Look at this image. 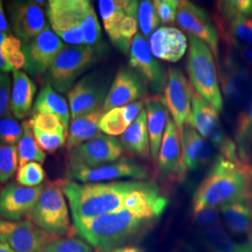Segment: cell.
Masks as SVG:
<instances>
[{
	"instance_id": "obj_14",
	"label": "cell",
	"mask_w": 252,
	"mask_h": 252,
	"mask_svg": "<svg viewBox=\"0 0 252 252\" xmlns=\"http://www.w3.org/2000/svg\"><path fill=\"white\" fill-rule=\"evenodd\" d=\"M55 239L31 220L9 221L0 220V242L15 252H39Z\"/></svg>"
},
{
	"instance_id": "obj_37",
	"label": "cell",
	"mask_w": 252,
	"mask_h": 252,
	"mask_svg": "<svg viewBox=\"0 0 252 252\" xmlns=\"http://www.w3.org/2000/svg\"><path fill=\"white\" fill-rule=\"evenodd\" d=\"M94 248L84 239L75 236L55 238L39 252H93Z\"/></svg>"
},
{
	"instance_id": "obj_27",
	"label": "cell",
	"mask_w": 252,
	"mask_h": 252,
	"mask_svg": "<svg viewBox=\"0 0 252 252\" xmlns=\"http://www.w3.org/2000/svg\"><path fill=\"white\" fill-rule=\"evenodd\" d=\"M120 142L124 150L140 158L151 157V143L148 132L147 112L143 109L135 122L121 135Z\"/></svg>"
},
{
	"instance_id": "obj_11",
	"label": "cell",
	"mask_w": 252,
	"mask_h": 252,
	"mask_svg": "<svg viewBox=\"0 0 252 252\" xmlns=\"http://www.w3.org/2000/svg\"><path fill=\"white\" fill-rule=\"evenodd\" d=\"M162 99L173 121L182 134L189 123L194 93L190 81L179 68H169L165 75Z\"/></svg>"
},
{
	"instance_id": "obj_30",
	"label": "cell",
	"mask_w": 252,
	"mask_h": 252,
	"mask_svg": "<svg viewBox=\"0 0 252 252\" xmlns=\"http://www.w3.org/2000/svg\"><path fill=\"white\" fill-rule=\"evenodd\" d=\"M220 216L231 233L247 234L252 225V208L249 201H236L220 207Z\"/></svg>"
},
{
	"instance_id": "obj_46",
	"label": "cell",
	"mask_w": 252,
	"mask_h": 252,
	"mask_svg": "<svg viewBox=\"0 0 252 252\" xmlns=\"http://www.w3.org/2000/svg\"><path fill=\"white\" fill-rule=\"evenodd\" d=\"M11 79L8 73L0 72V119L9 110L11 96Z\"/></svg>"
},
{
	"instance_id": "obj_6",
	"label": "cell",
	"mask_w": 252,
	"mask_h": 252,
	"mask_svg": "<svg viewBox=\"0 0 252 252\" xmlns=\"http://www.w3.org/2000/svg\"><path fill=\"white\" fill-rule=\"evenodd\" d=\"M101 47L65 46L48 71V82L58 93H68L77 79L102 56Z\"/></svg>"
},
{
	"instance_id": "obj_12",
	"label": "cell",
	"mask_w": 252,
	"mask_h": 252,
	"mask_svg": "<svg viewBox=\"0 0 252 252\" xmlns=\"http://www.w3.org/2000/svg\"><path fill=\"white\" fill-rule=\"evenodd\" d=\"M124 151L118 138L100 134L69 152L70 169L94 168L115 162L122 158Z\"/></svg>"
},
{
	"instance_id": "obj_10",
	"label": "cell",
	"mask_w": 252,
	"mask_h": 252,
	"mask_svg": "<svg viewBox=\"0 0 252 252\" xmlns=\"http://www.w3.org/2000/svg\"><path fill=\"white\" fill-rule=\"evenodd\" d=\"M109 87V78L104 73L92 72L77 81L67 93L71 119L101 109Z\"/></svg>"
},
{
	"instance_id": "obj_34",
	"label": "cell",
	"mask_w": 252,
	"mask_h": 252,
	"mask_svg": "<svg viewBox=\"0 0 252 252\" xmlns=\"http://www.w3.org/2000/svg\"><path fill=\"white\" fill-rule=\"evenodd\" d=\"M203 241L209 252H241L243 249V244L236 243L220 224L205 230Z\"/></svg>"
},
{
	"instance_id": "obj_5",
	"label": "cell",
	"mask_w": 252,
	"mask_h": 252,
	"mask_svg": "<svg viewBox=\"0 0 252 252\" xmlns=\"http://www.w3.org/2000/svg\"><path fill=\"white\" fill-rule=\"evenodd\" d=\"M28 217L35 225L54 238L72 236L77 232L70 223L60 180L45 185Z\"/></svg>"
},
{
	"instance_id": "obj_55",
	"label": "cell",
	"mask_w": 252,
	"mask_h": 252,
	"mask_svg": "<svg viewBox=\"0 0 252 252\" xmlns=\"http://www.w3.org/2000/svg\"></svg>"
},
{
	"instance_id": "obj_42",
	"label": "cell",
	"mask_w": 252,
	"mask_h": 252,
	"mask_svg": "<svg viewBox=\"0 0 252 252\" xmlns=\"http://www.w3.org/2000/svg\"><path fill=\"white\" fill-rule=\"evenodd\" d=\"M16 178L20 185L36 187L41 185L45 179V171L39 162H28L19 168Z\"/></svg>"
},
{
	"instance_id": "obj_41",
	"label": "cell",
	"mask_w": 252,
	"mask_h": 252,
	"mask_svg": "<svg viewBox=\"0 0 252 252\" xmlns=\"http://www.w3.org/2000/svg\"><path fill=\"white\" fill-rule=\"evenodd\" d=\"M29 121L34 129L43 132L57 133L67 137L68 130L63 125V122L54 115L41 112H32V117Z\"/></svg>"
},
{
	"instance_id": "obj_24",
	"label": "cell",
	"mask_w": 252,
	"mask_h": 252,
	"mask_svg": "<svg viewBox=\"0 0 252 252\" xmlns=\"http://www.w3.org/2000/svg\"><path fill=\"white\" fill-rule=\"evenodd\" d=\"M148 40L155 58L172 63L180 60L188 48L187 37L176 27H159Z\"/></svg>"
},
{
	"instance_id": "obj_38",
	"label": "cell",
	"mask_w": 252,
	"mask_h": 252,
	"mask_svg": "<svg viewBox=\"0 0 252 252\" xmlns=\"http://www.w3.org/2000/svg\"><path fill=\"white\" fill-rule=\"evenodd\" d=\"M138 27L140 28L141 34L145 38L149 37L161 26L160 19L158 17L153 1H141L138 6Z\"/></svg>"
},
{
	"instance_id": "obj_17",
	"label": "cell",
	"mask_w": 252,
	"mask_h": 252,
	"mask_svg": "<svg viewBox=\"0 0 252 252\" xmlns=\"http://www.w3.org/2000/svg\"><path fill=\"white\" fill-rule=\"evenodd\" d=\"M219 70L220 88L226 99L232 103L245 102L252 92V74L250 69L239 63L232 52H228L219 64Z\"/></svg>"
},
{
	"instance_id": "obj_9",
	"label": "cell",
	"mask_w": 252,
	"mask_h": 252,
	"mask_svg": "<svg viewBox=\"0 0 252 252\" xmlns=\"http://www.w3.org/2000/svg\"><path fill=\"white\" fill-rule=\"evenodd\" d=\"M87 0H50L47 17L52 30L70 46L84 45L82 25Z\"/></svg>"
},
{
	"instance_id": "obj_44",
	"label": "cell",
	"mask_w": 252,
	"mask_h": 252,
	"mask_svg": "<svg viewBox=\"0 0 252 252\" xmlns=\"http://www.w3.org/2000/svg\"><path fill=\"white\" fill-rule=\"evenodd\" d=\"M33 131L37 144L43 152L49 153H54L58 149L62 148L65 144V138H67L65 135L57 133L43 132L34 128Z\"/></svg>"
},
{
	"instance_id": "obj_47",
	"label": "cell",
	"mask_w": 252,
	"mask_h": 252,
	"mask_svg": "<svg viewBox=\"0 0 252 252\" xmlns=\"http://www.w3.org/2000/svg\"><path fill=\"white\" fill-rule=\"evenodd\" d=\"M228 49L235 52L240 57L242 62L245 63V65L252 69V47L242 45V44H235L232 48H228Z\"/></svg>"
},
{
	"instance_id": "obj_3",
	"label": "cell",
	"mask_w": 252,
	"mask_h": 252,
	"mask_svg": "<svg viewBox=\"0 0 252 252\" xmlns=\"http://www.w3.org/2000/svg\"><path fill=\"white\" fill-rule=\"evenodd\" d=\"M72 213L73 220L90 219L124 208L126 196L142 180L79 183L60 180Z\"/></svg>"
},
{
	"instance_id": "obj_31",
	"label": "cell",
	"mask_w": 252,
	"mask_h": 252,
	"mask_svg": "<svg viewBox=\"0 0 252 252\" xmlns=\"http://www.w3.org/2000/svg\"><path fill=\"white\" fill-rule=\"evenodd\" d=\"M128 4L129 0H100L98 2L105 30L114 45L117 41L119 28L127 15Z\"/></svg>"
},
{
	"instance_id": "obj_26",
	"label": "cell",
	"mask_w": 252,
	"mask_h": 252,
	"mask_svg": "<svg viewBox=\"0 0 252 252\" xmlns=\"http://www.w3.org/2000/svg\"><path fill=\"white\" fill-rule=\"evenodd\" d=\"M12 88L9 109L17 120H22L29 114L36 95V86L26 72L12 71Z\"/></svg>"
},
{
	"instance_id": "obj_4",
	"label": "cell",
	"mask_w": 252,
	"mask_h": 252,
	"mask_svg": "<svg viewBox=\"0 0 252 252\" xmlns=\"http://www.w3.org/2000/svg\"><path fill=\"white\" fill-rule=\"evenodd\" d=\"M189 41L187 70L189 81L194 90L220 112L223 108V98L214 55L208 46L197 37L189 36Z\"/></svg>"
},
{
	"instance_id": "obj_23",
	"label": "cell",
	"mask_w": 252,
	"mask_h": 252,
	"mask_svg": "<svg viewBox=\"0 0 252 252\" xmlns=\"http://www.w3.org/2000/svg\"><path fill=\"white\" fill-rule=\"evenodd\" d=\"M182 157L181 133L171 117L162 136L157 160L158 173L163 180H177Z\"/></svg>"
},
{
	"instance_id": "obj_40",
	"label": "cell",
	"mask_w": 252,
	"mask_h": 252,
	"mask_svg": "<svg viewBox=\"0 0 252 252\" xmlns=\"http://www.w3.org/2000/svg\"><path fill=\"white\" fill-rule=\"evenodd\" d=\"M17 146L0 144V183H6L18 168Z\"/></svg>"
},
{
	"instance_id": "obj_19",
	"label": "cell",
	"mask_w": 252,
	"mask_h": 252,
	"mask_svg": "<svg viewBox=\"0 0 252 252\" xmlns=\"http://www.w3.org/2000/svg\"><path fill=\"white\" fill-rule=\"evenodd\" d=\"M129 66L142 78L146 85L155 94L162 92L165 72L162 64L151 53L147 39L140 34H136L132 40L129 52Z\"/></svg>"
},
{
	"instance_id": "obj_33",
	"label": "cell",
	"mask_w": 252,
	"mask_h": 252,
	"mask_svg": "<svg viewBox=\"0 0 252 252\" xmlns=\"http://www.w3.org/2000/svg\"><path fill=\"white\" fill-rule=\"evenodd\" d=\"M22 126L24 133L17 145L19 168L28 162H44L46 159L45 153L36 142L30 121H24Z\"/></svg>"
},
{
	"instance_id": "obj_43",
	"label": "cell",
	"mask_w": 252,
	"mask_h": 252,
	"mask_svg": "<svg viewBox=\"0 0 252 252\" xmlns=\"http://www.w3.org/2000/svg\"><path fill=\"white\" fill-rule=\"evenodd\" d=\"M192 220L196 225L207 230L219 225L220 220V208L192 206Z\"/></svg>"
},
{
	"instance_id": "obj_51",
	"label": "cell",
	"mask_w": 252,
	"mask_h": 252,
	"mask_svg": "<svg viewBox=\"0 0 252 252\" xmlns=\"http://www.w3.org/2000/svg\"><path fill=\"white\" fill-rule=\"evenodd\" d=\"M241 252H252V238L243 243V249Z\"/></svg>"
},
{
	"instance_id": "obj_20",
	"label": "cell",
	"mask_w": 252,
	"mask_h": 252,
	"mask_svg": "<svg viewBox=\"0 0 252 252\" xmlns=\"http://www.w3.org/2000/svg\"><path fill=\"white\" fill-rule=\"evenodd\" d=\"M45 185L26 187L9 183L0 191V218L9 221H18L28 216Z\"/></svg>"
},
{
	"instance_id": "obj_35",
	"label": "cell",
	"mask_w": 252,
	"mask_h": 252,
	"mask_svg": "<svg viewBox=\"0 0 252 252\" xmlns=\"http://www.w3.org/2000/svg\"><path fill=\"white\" fill-rule=\"evenodd\" d=\"M131 125L122 107L106 112L100 120L99 129L105 135L115 136L123 135Z\"/></svg>"
},
{
	"instance_id": "obj_48",
	"label": "cell",
	"mask_w": 252,
	"mask_h": 252,
	"mask_svg": "<svg viewBox=\"0 0 252 252\" xmlns=\"http://www.w3.org/2000/svg\"><path fill=\"white\" fill-rule=\"evenodd\" d=\"M0 32L5 33L7 35H10V33H11L10 28H9V23H8L7 18H6V15H5V11H4L2 1H0Z\"/></svg>"
},
{
	"instance_id": "obj_2",
	"label": "cell",
	"mask_w": 252,
	"mask_h": 252,
	"mask_svg": "<svg viewBox=\"0 0 252 252\" xmlns=\"http://www.w3.org/2000/svg\"><path fill=\"white\" fill-rule=\"evenodd\" d=\"M252 198V166L249 161H230L219 155L193 196L192 206L220 207Z\"/></svg>"
},
{
	"instance_id": "obj_18",
	"label": "cell",
	"mask_w": 252,
	"mask_h": 252,
	"mask_svg": "<svg viewBox=\"0 0 252 252\" xmlns=\"http://www.w3.org/2000/svg\"><path fill=\"white\" fill-rule=\"evenodd\" d=\"M148 86L142 78L131 67H122L110 84L102 107L104 114L111 109L122 108L139 100H144Z\"/></svg>"
},
{
	"instance_id": "obj_28",
	"label": "cell",
	"mask_w": 252,
	"mask_h": 252,
	"mask_svg": "<svg viewBox=\"0 0 252 252\" xmlns=\"http://www.w3.org/2000/svg\"><path fill=\"white\" fill-rule=\"evenodd\" d=\"M103 115L104 112L102 109H99L73 119L68 128L66 141L69 152L102 134L99 129V123Z\"/></svg>"
},
{
	"instance_id": "obj_15",
	"label": "cell",
	"mask_w": 252,
	"mask_h": 252,
	"mask_svg": "<svg viewBox=\"0 0 252 252\" xmlns=\"http://www.w3.org/2000/svg\"><path fill=\"white\" fill-rule=\"evenodd\" d=\"M177 23L189 36L205 42L219 61V36L215 25L207 12L190 1L181 0L177 13Z\"/></svg>"
},
{
	"instance_id": "obj_29",
	"label": "cell",
	"mask_w": 252,
	"mask_h": 252,
	"mask_svg": "<svg viewBox=\"0 0 252 252\" xmlns=\"http://www.w3.org/2000/svg\"><path fill=\"white\" fill-rule=\"evenodd\" d=\"M33 112L54 115L63 122L67 130L69 128V119L71 116L68 104L49 83L46 84L45 87L38 94L34 104Z\"/></svg>"
},
{
	"instance_id": "obj_8",
	"label": "cell",
	"mask_w": 252,
	"mask_h": 252,
	"mask_svg": "<svg viewBox=\"0 0 252 252\" xmlns=\"http://www.w3.org/2000/svg\"><path fill=\"white\" fill-rule=\"evenodd\" d=\"M188 125L192 126L206 140L209 141L223 158L230 161L241 159L237 145L223 130L219 112L196 91H194L192 96L191 113Z\"/></svg>"
},
{
	"instance_id": "obj_36",
	"label": "cell",
	"mask_w": 252,
	"mask_h": 252,
	"mask_svg": "<svg viewBox=\"0 0 252 252\" xmlns=\"http://www.w3.org/2000/svg\"><path fill=\"white\" fill-rule=\"evenodd\" d=\"M3 58L13 70L24 68L26 57L23 51V42L18 37L10 34L8 35L1 46Z\"/></svg>"
},
{
	"instance_id": "obj_32",
	"label": "cell",
	"mask_w": 252,
	"mask_h": 252,
	"mask_svg": "<svg viewBox=\"0 0 252 252\" xmlns=\"http://www.w3.org/2000/svg\"><path fill=\"white\" fill-rule=\"evenodd\" d=\"M235 140L241 159L246 160V155L252 150V92L245 100L240 110L235 127Z\"/></svg>"
},
{
	"instance_id": "obj_50",
	"label": "cell",
	"mask_w": 252,
	"mask_h": 252,
	"mask_svg": "<svg viewBox=\"0 0 252 252\" xmlns=\"http://www.w3.org/2000/svg\"><path fill=\"white\" fill-rule=\"evenodd\" d=\"M110 252H150L149 250H147L146 248L140 247V246H135V245H128L125 247H121L113 250Z\"/></svg>"
},
{
	"instance_id": "obj_39",
	"label": "cell",
	"mask_w": 252,
	"mask_h": 252,
	"mask_svg": "<svg viewBox=\"0 0 252 252\" xmlns=\"http://www.w3.org/2000/svg\"><path fill=\"white\" fill-rule=\"evenodd\" d=\"M23 133V126L10 111L0 119V144L17 146Z\"/></svg>"
},
{
	"instance_id": "obj_22",
	"label": "cell",
	"mask_w": 252,
	"mask_h": 252,
	"mask_svg": "<svg viewBox=\"0 0 252 252\" xmlns=\"http://www.w3.org/2000/svg\"><path fill=\"white\" fill-rule=\"evenodd\" d=\"M181 142L182 157L176 180L180 182L186 179L189 172L207 165L213 157V150L208 141L188 124L183 128Z\"/></svg>"
},
{
	"instance_id": "obj_54",
	"label": "cell",
	"mask_w": 252,
	"mask_h": 252,
	"mask_svg": "<svg viewBox=\"0 0 252 252\" xmlns=\"http://www.w3.org/2000/svg\"><path fill=\"white\" fill-rule=\"evenodd\" d=\"M251 206H252V205H251Z\"/></svg>"
},
{
	"instance_id": "obj_25",
	"label": "cell",
	"mask_w": 252,
	"mask_h": 252,
	"mask_svg": "<svg viewBox=\"0 0 252 252\" xmlns=\"http://www.w3.org/2000/svg\"><path fill=\"white\" fill-rule=\"evenodd\" d=\"M145 110L148 119V132L151 143V156L153 162L157 163L162 144V136L168 121V110L162 96L154 94L144 99Z\"/></svg>"
},
{
	"instance_id": "obj_49",
	"label": "cell",
	"mask_w": 252,
	"mask_h": 252,
	"mask_svg": "<svg viewBox=\"0 0 252 252\" xmlns=\"http://www.w3.org/2000/svg\"><path fill=\"white\" fill-rule=\"evenodd\" d=\"M7 36H8L7 34L0 32V72L3 73L13 71V69L9 66L8 63L5 61V59L3 58V55H2V53H1V46H2V43H3V41L5 40V38L7 37Z\"/></svg>"
},
{
	"instance_id": "obj_21",
	"label": "cell",
	"mask_w": 252,
	"mask_h": 252,
	"mask_svg": "<svg viewBox=\"0 0 252 252\" xmlns=\"http://www.w3.org/2000/svg\"><path fill=\"white\" fill-rule=\"evenodd\" d=\"M9 13L11 30L23 43L38 36L48 26L42 7L35 1L13 2Z\"/></svg>"
},
{
	"instance_id": "obj_45",
	"label": "cell",
	"mask_w": 252,
	"mask_h": 252,
	"mask_svg": "<svg viewBox=\"0 0 252 252\" xmlns=\"http://www.w3.org/2000/svg\"><path fill=\"white\" fill-rule=\"evenodd\" d=\"M180 1L178 0H155L154 9L162 25H172L177 21V13Z\"/></svg>"
},
{
	"instance_id": "obj_52",
	"label": "cell",
	"mask_w": 252,
	"mask_h": 252,
	"mask_svg": "<svg viewBox=\"0 0 252 252\" xmlns=\"http://www.w3.org/2000/svg\"><path fill=\"white\" fill-rule=\"evenodd\" d=\"M0 252H15L13 250H11L9 246L6 244L1 243L0 242Z\"/></svg>"
},
{
	"instance_id": "obj_16",
	"label": "cell",
	"mask_w": 252,
	"mask_h": 252,
	"mask_svg": "<svg viewBox=\"0 0 252 252\" xmlns=\"http://www.w3.org/2000/svg\"><path fill=\"white\" fill-rule=\"evenodd\" d=\"M70 175L74 180L82 183H100L116 181L121 179L145 180L149 176V171L141 163L122 157L115 162L98 167L70 169Z\"/></svg>"
},
{
	"instance_id": "obj_13",
	"label": "cell",
	"mask_w": 252,
	"mask_h": 252,
	"mask_svg": "<svg viewBox=\"0 0 252 252\" xmlns=\"http://www.w3.org/2000/svg\"><path fill=\"white\" fill-rule=\"evenodd\" d=\"M65 45L48 25L33 39L23 43L26 57L24 70L33 77H40L48 72L54 60Z\"/></svg>"
},
{
	"instance_id": "obj_53",
	"label": "cell",
	"mask_w": 252,
	"mask_h": 252,
	"mask_svg": "<svg viewBox=\"0 0 252 252\" xmlns=\"http://www.w3.org/2000/svg\"><path fill=\"white\" fill-rule=\"evenodd\" d=\"M182 252V251H179V252Z\"/></svg>"
},
{
	"instance_id": "obj_7",
	"label": "cell",
	"mask_w": 252,
	"mask_h": 252,
	"mask_svg": "<svg viewBox=\"0 0 252 252\" xmlns=\"http://www.w3.org/2000/svg\"><path fill=\"white\" fill-rule=\"evenodd\" d=\"M213 21L218 36L228 48L252 47V0L218 2Z\"/></svg>"
},
{
	"instance_id": "obj_1",
	"label": "cell",
	"mask_w": 252,
	"mask_h": 252,
	"mask_svg": "<svg viewBox=\"0 0 252 252\" xmlns=\"http://www.w3.org/2000/svg\"><path fill=\"white\" fill-rule=\"evenodd\" d=\"M158 220L122 208L108 214L74 220L77 233L99 252L128 246L148 234Z\"/></svg>"
}]
</instances>
